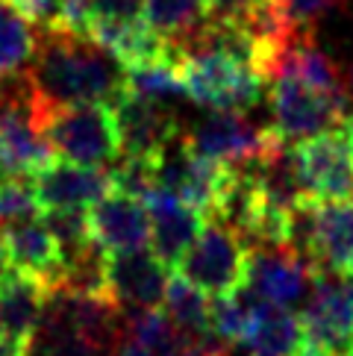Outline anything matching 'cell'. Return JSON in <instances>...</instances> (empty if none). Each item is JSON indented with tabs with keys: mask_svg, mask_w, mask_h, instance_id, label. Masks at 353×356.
<instances>
[{
	"mask_svg": "<svg viewBox=\"0 0 353 356\" xmlns=\"http://www.w3.org/2000/svg\"><path fill=\"white\" fill-rule=\"evenodd\" d=\"M30 109L56 106H112L124 92V68L92 39L62 30H42L35 35V54L27 65Z\"/></svg>",
	"mask_w": 353,
	"mask_h": 356,
	"instance_id": "6da1fadb",
	"label": "cell"
},
{
	"mask_svg": "<svg viewBox=\"0 0 353 356\" xmlns=\"http://www.w3.org/2000/svg\"><path fill=\"white\" fill-rule=\"evenodd\" d=\"M30 118L35 133L50 145L56 159L100 171L121 159L118 124L112 106L106 104L30 109Z\"/></svg>",
	"mask_w": 353,
	"mask_h": 356,
	"instance_id": "7a4b0ae2",
	"label": "cell"
},
{
	"mask_svg": "<svg viewBox=\"0 0 353 356\" xmlns=\"http://www.w3.org/2000/svg\"><path fill=\"white\" fill-rule=\"evenodd\" d=\"M183 142L197 156L233 171L254 168L262 159L274 156L277 150L288 147L277 138L271 124H254L245 118V112H212L209 118L183 133Z\"/></svg>",
	"mask_w": 353,
	"mask_h": 356,
	"instance_id": "3957f363",
	"label": "cell"
},
{
	"mask_svg": "<svg viewBox=\"0 0 353 356\" xmlns=\"http://www.w3.org/2000/svg\"><path fill=\"white\" fill-rule=\"evenodd\" d=\"M288 248L318 271L347 274L353 265V200H304L292 212Z\"/></svg>",
	"mask_w": 353,
	"mask_h": 356,
	"instance_id": "277c9868",
	"label": "cell"
},
{
	"mask_svg": "<svg viewBox=\"0 0 353 356\" xmlns=\"http://www.w3.org/2000/svg\"><path fill=\"white\" fill-rule=\"evenodd\" d=\"M268 106H271V130L288 147L321 133L338 130L347 121V92L327 95L292 77H277L271 83Z\"/></svg>",
	"mask_w": 353,
	"mask_h": 356,
	"instance_id": "5b68a950",
	"label": "cell"
},
{
	"mask_svg": "<svg viewBox=\"0 0 353 356\" xmlns=\"http://www.w3.org/2000/svg\"><path fill=\"white\" fill-rule=\"evenodd\" d=\"M250 268V248L242 236H236L230 227L209 221L204 233L197 236L192 250L176 265V274L188 280L204 295H230L247 286Z\"/></svg>",
	"mask_w": 353,
	"mask_h": 356,
	"instance_id": "8992f818",
	"label": "cell"
},
{
	"mask_svg": "<svg viewBox=\"0 0 353 356\" xmlns=\"http://www.w3.org/2000/svg\"><path fill=\"white\" fill-rule=\"evenodd\" d=\"M292 159L306 200L327 203L353 195V147L342 127L295 145Z\"/></svg>",
	"mask_w": 353,
	"mask_h": 356,
	"instance_id": "52a82bcc",
	"label": "cell"
},
{
	"mask_svg": "<svg viewBox=\"0 0 353 356\" xmlns=\"http://www.w3.org/2000/svg\"><path fill=\"white\" fill-rule=\"evenodd\" d=\"M309 345L330 356H353V277L318 271L304 307Z\"/></svg>",
	"mask_w": 353,
	"mask_h": 356,
	"instance_id": "ba28073f",
	"label": "cell"
},
{
	"mask_svg": "<svg viewBox=\"0 0 353 356\" xmlns=\"http://www.w3.org/2000/svg\"><path fill=\"white\" fill-rule=\"evenodd\" d=\"M233 177H236L233 168H224L218 162L197 156L183 138L171 145L156 162V186L162 192L200 209L209 221L215 215L221 197L227 195V188H230Z\"/></svg>",
	"mask_w": 353,
	"mask_h": 356,
	"instance_id": "9c48e42d",
	"label": "cell"
},
{
	"mask_svg": "<svg viewBox=\"0 0 353 356\" xmlns=\"http://www.w3.org/2000/svg\"><path fill=\"white\" fill-rule=\"evenodd\" d=\"M112 115L121 136V156H142V159H162V154L176 145L186 133L183 121L165 104L133 97L121 92L112 104Z\"/></svg>",
	"mask_w": 353,
	"mask_h": 356,
	"instance_id": "30bf717a",
	"label": "cell"
},
{
	"mask_svg": "<svg viewBox=\"0 0 353 356\" xmlns=\"http://www.w3.org/2000/svg\"><path fill=\"white\" fill-rule=\"evenodd\" d=\"M54 159L56 154L33 127L27 86L21 95L15 88L3 92L0 95V168L9 177L33 180Z\"/></svg>",
	"mask_w": 353,
	"mask_h": 356,
	"instance_id": "8fae6325",
	"label": "cell"
},
{
	"mask_svg": "<svg viewBox=\"0 0 353 356\" xmlns=\"http://www.w3.org/2000/svg\"><path fill=\"white\" fill-rule=\"evenodd\" d=\"M318 268L292 248H262L250 250L247 289L268 307L288 309L304 303L315 286Z\"/></svg>",
	"mask_w": 353,
	"mask_h": 356,
	"instance_id": "7c38bea8",
	"label": "cell"
},
{
	"mask_svg": "<svg viewBox=\"0 0 353 356\" xmlns=\"http://www.w3.org/2000/svg\"><path fill=\"white\" fill-rule=\"evenodd\" d=\"M106 295L121 312H138V309H156L165 300L168 289V271L154 250H133L106 257Z\"/></svg>",
	"mask_w": 353,
	"mask_h": 356,
	"instance_id": "4fadbf2b",
	"label": "cell"
},
{
	"mask_svg": "<svg viewBox=\"0 0 353 356\" xmlns=\"http://www.w3.org/2000/svg\"><path fill=\"white\" fill-rule=\"evenodd\" d=\"M85 215H88V236H92L95 248L104 250L106 257L150 248V215L145 200L121 192H109Z\"/></svg>",
	"mask_w": 353,
	"mask_h": 356,
	"instance_id": "5bb4252c",
	"label": "cell"
},
{
	"mask_svg": "<svg viewBox=\"0 0 353 356\" xmlns=\"http://www.w3.org/2000/svg\"><path fill=\"white\" fill-rule=\"evenodd\" d=\"M33 192L39 212H71V209H92L97 200L112 192L109 171L83 168L65 159H54L33 177Z\"/></svg>",
	"mask_w": 353,
	"mask_h": 356,
	"instance_id": "9a60e30c",
	"label": "cell"
},
{
	"mask_svg": "<svg viewBox=\"0 0 353 356\" xmlns=\"http://www.w3.org/2000/svg\"><path fill=\"white\" fill-rule=\"evenodd\" d=\"M145 207L150 215V250L165 265H180L197 236L204 233L209 218L162 188L145 197Z\"/></svg>",
	"mask_w": 353,
	"mask_h": 356,
	"instance_id": "2e32d148",
	"label": "cell"
},
{
	"mask_svg": "<svg viewBox=\"0 0 353 356\" xmlns=\"http://www.w3.org/2000/svg\"><path fill=\"white\" fill-rule=\"evenodd\" d=\"M50 286L35 277L12 271L0 289V345L33 350L47 309Z\"/></svg>",
	"mask_w": 353,
	"mask_h": 356,
	"instance_id": "e0dca14e",
	"label": "cell"
},
{
	"mask_svg": "<svg viewBox=\"0 0 353 356\" xmlns=\"http://www.w3.org/2000/svg\"><path fill=\"white\" fill-rule=\"evenodd\" d=\"M0 238H3V245H6L12 271L35 277L47 286L59 277L62 248L54 238V233H50V227L44 224L42 215L27 218V221H18V224L6 227V230H0Z\"/></svg>",
	"mask_w": 353,
	"mask_h": 356,
	"instance_id": "ac0fdd59",
	"label": "cell"
},
{
	"mask_svg": "<svg viewBox=\"0 0 353 356\" xmlns=\"http://www.w3.org/2000/svg\"><path fill=\"white\" fill-rule=\"evenodd\" d=\"M145 21L168 47H180L209 24L206 0H145Z\"/></svg>",
	"mask_w": 353,
	"mask_h": 356,
	"instance_id": "d6986e66",
	"label": "cell"
},
{
	"mask_svg": "<svg viewBox=\"0 0 353 356\" xmlns=\"http://www.w3.org/2000/svg\"><path fill=\"white\" fill-rule=\"evenodd\" d=\"M306 330L300 315L292 309L268 307L262 312L254 336L247 339L250 356H304L306 350Z\"/></svg>",
	"mask_w": 353,
	"mask_h": 356,
	"instance_id": "ffe728a7",
	"label": "cell"
},
{
	"mask_svg": "<svg viewBox=\"0 0 353 356\" xmlns=\"http://www.w3.org/2000/svg\"><path fill=\"white\" fill-rule=\"evenodd\" d=\"M268 303L256 298L247 286L212 300V333L227 345H247Z\"/></svg>",
	"mask_w": 353,
	"mask_h": 356,
	"instance_id": "44dd1931",
	"label": "cell"
},
{
	"mask_svg": "<svg viewBox=\"0 0 353 356\" xmlns=\"http://www.w3.org/2000/svg\"><path fill=\"white\" fill-rule=\"evenodd\" d=\"M35 54V33L6 0H0V83L27 71Z\"/></svg>",
	"mask_w": 353,
	"mask_h": 356,
	"instance_id": "7402d4cb",
	"label": "cell"
},
{
	"mask_svg": "<svg viewBox=\"0 0 353 356\" xmlns=\"http://www.w3.org/2000/svg\"><path fill=\"white\" fill-rule=\"evenodd\" d=\"M165 315L186 333H209L212 330V303L200 289H195L180 274L168 280L165 289Z\"/></svg>",
	"mask_w": 353,
	"mask_h": 356,
	"instance_id": "603a6c76",
	"label": "cell"
},
{
	"mask_svg": "<svg viewBox=\"0 0 353 356\" xmlns=\"http://www.w3.org/2000/svg\"><path fill=\"white\" fill-rule=\"evenodd\" d=\"M124 92L142 100H154V104L183 95L180 65H176L174 54L159 62H147V65L124 71Z\"/></svg>",
	"mask_w": 353,
	"mask_h": 356,
	"instance_id": "cb8c5ba5",
	"label": "cell"
},
{
	"mask_svg": "<svg viewBox=\"0 0 353 356\" xmlns=\"http://www.w3.org/2000/svg\"><path fill=\"white\" fill-rule=\"evenodd\" d=\"M39 212V203H35V192L33 183L24 180V177H9V180L0 183V230L35 218Z\"/></svg>",
	"mask_w": 353,
	"mask_h": 356,
	"instance_id": "d4e9b609",
	"label": "cell"
},
{
	"mask_svg": "<svg viewBox=\"0 0 353 356\" xmlns=\"http://www.w3.org/2000/svg\"><path fill=\"white\" fill-rule=\"evenodd\" d=\"M92 3V24H133L145 21V0H88Z\"/></svg>",
	"mask_w": 353,
	"mask_h": 356,
	"instance_id": "484cf974",
	"label": "cell"
},
{
	"mask_svg": "<svg viewBox=\"0 0 353 356\" xmlns=\"http://www.w3.org/2000/svg\"><path fill=\"white\" fill-rule=\"evenodd\" d=\"M268 3V0H206L209 24H221V27H242L247 18Z\"/></svg>",
	"mask_w": 353,
	"mask_h": 356,
	"instance_id": "4316f807",
	"label": "cell"
},
{
	"mask_svg": "<svg viewBox=\"0 0 353 356\" xmlns=\"http://www.w3.org/2000/svg\"><path fill=\"white\" fill-rule=\"evenodd\" d=\"M6 3L15 9L27 24H35L39 30H50L54 21H56V3L59 0H6Z\"/></svg>",
	"mask_w": 353,
	"mask_h": 356,
	"instance_id": "83f0119b",
	"label": "cell"
},
{
	"mask_svg": "<svg viewBox=\"0 0 353 356\" xmlns=\"http://www.w3.org/2000/svg\"><path fill=\"white\" fill-rule=\"evenodd\" d=\"M336 0H286L288 18L300 33H309V27L318 21L327 9H330Z\"/></svg>",
	"mask_w": 353,
	"mask_h": 356,
	"instance_id": "f1b7e54d",
	"label": "cell"
},
{
	"mask_svg": "<svg viewBox=\"0 0 353 356\" xmlns=\"http://www.w3.org/2000/svg\"><path fill=\"white\" fill-rule=\"evenodd\" d=\"M9 274H12V262H9V253H6L3 238H0V289H3V283H6Z\"/></svg>",
	"mask_w": 353,
	"mask_h": 356,
	"instance_id": "f546056e",
	"label": "cell"
},
{
	"mask_svg": "<svg viewBox=\"0 0 353 356\" xmlns=\"http://www.w3.org/2000/svg\"><path fill=\"white\" fill-rule=\"evenodd\" d=\"M112 356H154V353H147L145 348H138V345H133V341H124V345L112 353Z\"/></svg>",
	"mask_w": 353,
	"mask_h": 356,
	"instance_id": "4dcf8cb0",
	"label": "cell"
},
{
	"mask_svg": "<svg viewBox=\"0 0 353 356\" xmlns=\"http://www.w3.org/2000/svg\"><path fill=\"white\" fill-rule=\"evenodd\" d=\"M342 130L347 133V138H350V147H353V112H347V121H345Z\"/></svg>",
	"mask_w": 353,
	"mask_h": 356,
	"instance_id": "1f68e13d",
	"label": "cell"
},
{
	"mask_svg": "<svg viewBox=\"0 0 353 356\" xmlns=\"http://www.w3.org/2000/svg\"><path fill=\"white\" fill-rule=\"evenodd\" d=\"M347 88L353 92V62H350V71H347Z\"/></svg>",
	"mask_w": 353,
	"mask_h": 356,
	"instance_id": "d6a6232c",
	"label": "cell"
},
{
	"mask_svg": "<svg viewBox=\"0 0 353 356\" xmlns=\"http://www.w3.org/2000/svg\"><path fill=\"white\" fill-rule=\"evenodd\" d=\"M347 277H353V265H350V271H347Z\"/></svg>",
	"mask_w": 353,
	"mask_h": 356,
	"instance_id": "836d02e7",
	"label": "cell"
},
{
	"mask_svg": "<svg viewBox=\"0 0 353 356\" xmlns=\"http://www.w3.org/2000/svg\"><path fill=\"white\" fill-rule=\"evenodd\" d=\"M350 197H353V195H350Z\"/></svg>",
	"mask_w": 353,
	"mask_h": 356,
	"instance_id": "e575fe53",
	"label": "cell"
}]
</instances>
